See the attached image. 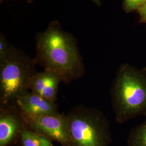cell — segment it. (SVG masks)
Here are the masks:
<instances>
[{"instance_id": "obj_1", "label": "cell", "mask_w": 146, "mask_h": 146, "mask_svg": "<svg viewBox=\"0 0 146 146\" xmlns=\"http://www.w3.org/2000/svg\"><path fill=\"white\" fill-rule=\"evenodd\" d=\"M35 47V64L56 74L64 84H70L85 75L77 40L63 30L59 21H52L44 31L37 34Z\"/></svg>"}, {"instance_id": "obj_5", "label": "cell", "mask_w": 146, "mask_h": 146, "mask_svg": "<svg viewBox=\"0 0 146 146\" xmlns=\"http://www.w3.org/2000/svg\"><path fill=\"white\" fill-rule=\"evenodd\" d=\"M21 113L29 130L45 136L62 146H70L67 115H30L21 111Z\"/></svg>"}, {"instance_id": "obj_3", "label": "cell", "mask_w": 146, "mask_h": 146, "mask_svg": "<svg viewBox=\"0 0 146 146\" xmlns=\"http://www.w3.org/2000/svg\"><path fill=\"white\" fill-rule=\"evenodd\" d=\"M70 146H109V121L100 110L78 105L67 114Z\"/></svg>"}, {"instance_id": "obj_6", "label": "cell", "mask_w": 146, "mask_h": 146, "mask_svg": "<svg viewBox=\"0 0 146 146\" xmlns=\"http://www.w3.org/2000/svg\"><path fill=\"white\" fill-rule=\"evenodd\" d=\"M25 127V120L15 104H0V146L15 145Z\"/></svg>"}, {"instance_id": "obj_11", "label": "cell", "mask_w": 146, "mask_h": 146, "mask_svg": "<svg viewBox=\"0 0 146 146\" xmlns=\"http://www.w3.org/2000/svg\"><path fill=\"white\" fill-rule=\"evenodd\" d=\"M146 3V0H123V9L126 13L138 11Z\"/></svg>"}, {"instance_id": "obj_10", "label": "cell", "mask_w": 146, "mask_h": 146, "mask_svg": "<svg viewBox=\"0 0 146 146\" xmlns=\"http://www.w3.org/2000/svg\"><path fill=\"white\" fill-rule=\"evenodd\" d=\"M127 143L128 146H146V120L131 129Z\"/></svg>"}, {"instance_id": "obj_7", "label": "cell", "mask_w": 146, "mask_h": 146, "mask_svg": "<svg viewBox=\"0 0 146 146\" xmlns=\"http://www.w3.org/2000/svg\"><path fill=\"white\" fill-rule=\"evenodd\" d=\"M61 82V78L56 74L44 69L42 72H36L31 77L29 89L31 92L55 103L58 86Z\"/></svg>"}, {"instance_id": "obj_15", "label": "cell", "mask_w": 146, "mask_h": 146, "mask_svg": "<svg viewBox=\"0 0 146 146\" xmlns=\"http://www.w3.org/2000/svg\"><path fill=\"white\" fill-rule=\"evenodd\" d=\"M145 5H146V3H145Z\"/></svg>"}, {"instance_id": "obj_2", "label": "cell", "mask_w": 146, "mask_h": 146, "mask_svg": "<svg viewBox=\"0 0 146 146\" xmlns=\"http://www.w3.org/2000/svg\"><path fill=\"white\" fill-rule=\"evenodd\" d=\"M110 94L117 123L123 124L137 116L146 115V67L121 64Z\"/></svg>"}, {"instance_id": "obj_14", "label": "cell", "mask_w": 146, "mask_h": 146, "mask_svg": "<svg viewBox=\"0 0 146 146\" xmlns=\"http://www.w3.org/2000/svg\"><path fill=\"white\" fill-rule=\"evenodd\" d=\"M4 0H0V3H2L3 2ZM21 1H25L27 3H32L33 2V0H21Z\"/></svg>"}, {"instance_id": "obj_13", "label": "cell", "mask_w": 146, "mask_h": 146, "mask_svg": "<svg viewBox=\"0 0 146 146\" xmlns=\"http://www.w3.org/2000/svg\"><path fill=\"white\" fill-rule=\"evenodd\" d=\"M137 12L140 16V21L141 23L146 22V5L140 8Z\"/></svg>"}, {"instance_id": "obj_4", "label": "cell", "mask_w": 146, "mask_h": 146, "mask_svg": "<svg viewBox=\"0 0 146 146\" xmlns=\"http://www.w3.org/2000/svg\"><path fill=\"white\" fill-rule=\"evenodd\" d=\"M33 58L11 46L0 61V104H15L19 97L29 92L30 80L37 72Z\"/></svg>"}, {"instance_id": "obj_8", "label": "cell", "mask_w": 146, "mask_h": 146, "mask_svg": "<svg viewBox=\"0 0 146 146\" xmlns=\"http://www.w3.org/2000/svg\"><path fill=\"white\" fill-rule=\"evenodd\" d=\"M21 112L37 115H56L60 114L55 103L31 91L19 97L15 101Z\"/></svg>"}, {"instance_id": "obj_9", "label": "cell", "mask_w": 146, "mask_h": 146, "mask_svg": "<svg viewBox=\"0 0 146 146\" xmlns=\"http://www.w3.org/2000/svg\"><path fill=\"white\" fill-rule=\"evenodd\" d=\"M19 141L21 146H53L51 139L30 131L27 127L22 131Z\"/></svg>"}, {"instance_id": "obj_12", "label": "cell", "mask_w": 146, "mask_h": 146, "mask_svg": "<svg viewBox=\"0 0 146 146\" xmlns=\"http://www.w3.org/2000/svg\"><path fill=\"white\" fill-rule=\"evenodd\" d=\"M11 45L8 41L5 36L1 33L0 34V61L3 60L10 51Z\"/></svg>"}]
</instances>
